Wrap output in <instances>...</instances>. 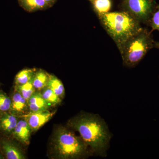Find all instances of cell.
<instances>
[{"label":"cell","instance_id":"44dd1931","mask_svg":"<svg viewBox=\"0 0 159 159\" xmlns=\"http://www.w3.org/2000/svg\"><path fill=\"white\" fill-rule=\"evenodd\" d=\"M56 1V0H45V1L50 6L53 5Z\"/></svg>","mask_w":159,"mask_h":159},{"label":"cell","instance_id":"ba28073f","mask_svg":"<svg viewBox=\"0 0 159 159\" xmlns=\"http://www.w3.org/2000/svg\"><path fill=\"white\" fill-rule=\"evenodd\" d=\"M28 106L31 112L48 110L50 107L48 102L43 98L41 93L36 92L28 100Z\"/></svg>","mask_w":159,"mask_h":159},{"label":"cell","instance_id":"5b68a950","mask_svg":"<svg viewBox=\"0 0 159 159\" xmlns=\"http://www.w3.org/2000/svg\"><path fill=\"white\" fill-rule=\"evenodd\" d=\"M125 11L140 23L149 19L153 9L152 0H124Z\"/></svg>","mask_w":159,"mask_h":159},{"label":"cell","instance_id":"e0dca14e","mask_svg":"<svg viewBox=\"0 0 159 159\" xmlns=\"http://www.w3.org/2000/svg\"><path fill=\"white\" fill-rule=\"evenodd\" d=\"M41 93L50 106L58 104L61 101V98L48 87L46 86L43 89Z\"/></svg>","mask_w":159,"mask_h":159},{"label":"cell","instance_id":"30bf717a","mask_svg":"<svg viewBox=\"0 0 159 159\" xmlns=\"http://www.w3.org/2000/svg\"><path fill=\"white\" fill-rule=\"evenodd\" d=\"M18 121L17 117L13 114L3 113L0 117V129L6 133H12Z\"/></svg>","mask_w":159,"mask_h":159},{"label":"cell","instance_id":"8fae6325","mask_svg":"<svg viewBox=\"0 0 159 159\" xmlns=\"http://www.w3.org/2000/svg\"><path fill=\"white\" fill-rule=\"evenodd\" d=\"M18 2L23 9L29 12L42 10L50 7L45 0H18Z\"/></svg>","mask_w":159,"mask_h":159},{"label":"cell","instance_id":"7c38bea8","mask_svg":"<svg viewBox=\"0 0 159 159\" xmlns=\"http://www.w3.org/2000/svg\"><path fill=\"white\" fill-rule=\"evenodd\" d=\"M49 76L47 72L40 70L35 73L32 79V84L34 89L41 90L45 88L48 84Z\"/></svg>","mask_w":159,"mask_h":159},{"label":"cell","instance_id":"d6986e66","mask_svg":"<svg viewBox=\"0 0 159 159\" xmlns=\"http://www.w3.org/2000/svg\"><path fill=\"white\" fill-rule=\"evenodd\" d=\"M11 106V99L6 94L0 93V113L9 110Z\"/></svg>","mask_w":159,"mask_h":159},{"label":"cell","instance_id":"9c48e42d","mask_svg":"<svg viewBox=\"0 0 159 159\" xmlns=\"http://www.w3.org/2000/svg\"><path fill=\"white\" fill-rule=\"evenodd\" d=\"M1 147L5 156L8 159L25 158L21 151L12 142L7 140H2Z\"/></svg>","mask_w":159,"mask_h":159},{"label":"cell","instance_id":"8992f818","mask_svg":"<svg viewBox=\"0 0 159 159\" xmlns=\"http://www.w3.org/2000/svg\"><path fill=\"white\" fill-rule=\"evenodd\" d=\"M54 113L48 110L37 112H30L25 116L32 131L38 130L42 126L48 122L54 116Z\"/></svg>","mask_w":159,"mask_h":159},{"label":"cell","instance_id":"603a6c76","mask_svg":"<svg viewBox=\"0 0 159 159\" xmlns=\"http://www.w3.org/2000/svg\"><path fill=\"white\" fill-rule=\"evenodd\" d=\"M3 157L2 156V154L0 153V159H3Z\"/></svg>","mask_w":159,"mask_h":159},{"label":"cell","instance_id":"7402d4cb","mask_svg":"<svg viewBox=\"0 0 159 159\" xmlns=\"http://www.w3.org/2000/svg\"><path fill=\"white\" fill-rule=\"evenodd\" d=\"M156 46L157 48H159V43H156Z\"/></svg>","mask_w":159,"mask_h":159},{"label":"cell","instance_id":"7a4b0ae2","mask_svg":"<svg viewBox=\"0 0 159 159\" xmlns=\"http://www.w3.org/2000/svg\"><path fill=\"white\" fill-rule=\"evenodd\" d=\"M99 16L118 48L143 29L140 22L126 11L109 12Z\"/></svg>","mask_w":159,"mask_h":159},{"label":"cell","instance_id":"277c9868","mask_svg":"<svg viewBox=\"0 0 159 159\" xmlns=\"http://www.w3.org/2000/svg\"><path fill=\"white\" fill-rule=\"evenodd\" d=\"M152 44L150 34L144 29L130 38L118 48L124 66H135L152 48Z\"/></svg>","mask_w":159,"mask_h":159},{"label":"cell","instance_id":"3957f363","mask_svg":"<svg viewBox=\"0 0 159 159\" xmlns=\"http://www.w3.org/2000/svg\"><path fill=\"white\" fill-rule=\"evenodd\" d=\"M53 145L55 153L61 159H78L89 154H93L80 137L77 136L72 131L65 128L57 131Z\"/></svg>","mask_w":159,"mask_h":159},{"label":"cell","instance_id":"cb8c5ba5","mask_svg":"<svg viewBox=\"0 0 159 159\" xmlns=\"http://www.w3.org/2000/svg\"><path fill=\"white\" fill-rule=\"evenodd\" d=\"M89 1H92V2H93V0H89Z\"/></svg>","mask_w":159,"mask_h":159},{"label":"cell","instance_id":"52a82bcc","mask_svg":"<svg viewBox=\"0 0 159 159\" xmlns=\"http://www.w3.org/2000/svg\"><path fill=\"white\" fill-rule=\"evenodd\" d=\"M31 130L28 122L25 120H20L13 131V135L16 139L23 144L28 145L30 142Z\"/></svg>","mask_w":159,"mask_h":159},{"label":"cell","instance_id":"5bb4252c","mask_svg":"<svg viewBox=\"0 0 159 159\" xmlns=\"http://www.w3.org/2000/svg\"><path fill=\"white\" fill-rule=\"evenodd\" d=\"M28 106L27 100L19 92L13 95L11 99V108L15 112L21 113L24 111Z\"/></svg>","mask_w":159,"mask_h":159},{"label":"cell","instance_id":"4fadbf2b","mask_svg":"<svg viewBox=\"0 0 159 159\" xmlns=\"http://www.w3.org/2000/svg\"><path fill=\"white\" fill-rule=\"evenodd\" d=\"M47 87L62 98L65 95V88L62 83L54 75H50Z\"/></svg>","mask_w":159,"mask_h":159},{"label":"cell","instance_id":"ac0fdd59","mask_svg":"<svg viewBox=\"0 0 159 159\" xmlns=\"http://www.w3.org/2000/svg\"><path fill=\"white\" fill-rule=\"evenodd\" d=\"M16 88L17 92L27 100V102L31 96L35 93L36 90L32 84V80L25 84L17 85Z\"/></svg>","mask_w":159,"mask_h":159},{"label":"cell","instance_id":"2e32d148","mask_svg":"<svg viewBox=\"0 0 159 159\" xmlns=\"http://www.w3.org/2000/svg\"><path fill=\"white\" fill-rule=\"evenodd\" d=\"M93 2L94 9L99 16L108 13L111 10V0H93Z\"/></svg>","mask_w":159,"mask_h":159},{"label":"cell","instance_id":"9a60e30c","mask_svg":"<svg viewBox=\"0 0 159 159\" xmlns=\"http://www.w3.org/2000/svg\"><path fill=\"white\" fill-rule=\"evenodd\" d=\"M35 73V70L33 69H26L22 70L16 76V85H22L31 81Z\"/></svg>","mask_w":159,"mask_h":159},{"label":"cell","instance_id":"6da1fadb","mask_svg":"<svg viewBox=\"0 0 159 159\" xmlns=\"http://www.w3.org/2000/svg\"><path fill=\"white\" fill-rule=\"evenodd\" d=\"M69 125L77 131L93 154L105 157L112 134L108 125L99 115L82 113L70 119Z\"/></svg>","mask_w":159,"mask_h":159},{"label":"cell","instance_id":"ffe728a7","mask_svg":"<svg viewBox=\"0 0 159 159\" xmlns=\"http://www.w3.org/2000/svg\"><path fill=\"white\" fill-rule=\"evenodd\" d=\"M151 25L153 30L159 31V9L155 11L152 15Z\"/></svg>","mask_w":159,"mask_h":159}]
</instances>
